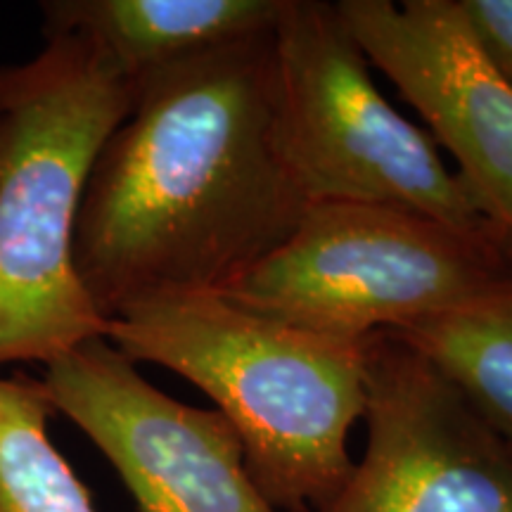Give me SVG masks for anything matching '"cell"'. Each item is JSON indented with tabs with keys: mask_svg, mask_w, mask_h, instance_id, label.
<instances>
[{
	"mask_svg": "<svg viewBox=\"0 0 512 512\" xmlns=\"http://www.w3.org/2000/svg\"><path fill=\"white\" fill-rule=\"evenodd\" d=\"M76 219L74 268L105 320L166 294L223 292L309 207L280 138L273 29L133 81Z\"/></svg>",
	"mask_w": 512,
	"mask_h": 512,
	"instance_id": "6da1fadb",
	"label": "cell"
},
{
	"mask_svg": "<svg viewBox=\"0 0 512 512\" xmlns=\"http://www.w3.org/2000/svg\"><path fill=\"white\" fill-rule=\"evenodd\" d=\"M107 339L202 389L238 432L249 477L280 512H320L354 472L366 413V339H335L242 309L216 292L121 309Z\"/></svg>",
	"mask_w": 512,
	"mask_h": 512,
	"instance_id": "7a4b0ae2",
	"label": "cell"
},
{
	"mask_svg": "<svg viewBox=\"0 0 512 512\" xmlns=\"http://www.w3.org/2000/svg\"><path fill=\"white\" fill-rule=\"evenodd\" d=\"M43 38L31 60L0 64V366H48L110 323L76 275L74 230L136 86L83 36Z\"/></svg>",
	"mask_w": 512,
	"mask_h": 512,
	"instance_id": "3957f363",
	"label": "cell"
},
{
	"mask_svg": "<svg viewBox=\"0 0 512 512\" xmlns=\"http://www.w3.org/2000/svg\"><path fill=\"white\" fill-rule=\"evenodd\" d=\"M512 292V235L373 202H313L283 245L219 292L242 309L361 342Z\"/></svg>",
	"mask_w": 512,
	"mask_h": 512,
	"instance_id": "277c9868",
	"label": "cell"
},
{
	"mask_svg": "<svg viewBox=\"0 0 512 512\" xmlns=\"http://www.w3.org/2000/svg\"><path fill=\"white\" fill-rule=\"evenodd\" d=\"M280 138L313 202L392 204L486 230L432 136L384 100L335 3L285 0L273 27Z\"/></svg>",
	"mask_w": 512,
	"mask_h": 512,
	"instance_id": "5b68a950",
	"label": "cell"
},
{
	"mask_svg": "<svg viewBox=\"0 0 512 512\" xmlns=\"http://www.w3.org/2000/svg\"><path fill=\"white\" fill-rule=\"evenodd\" d=\"M41 387L110 460L138 512H280L249 477L226 415L171 399L107 337L50 361Z\"/></svg>",
	"mask_w": 512,
	"mask_h": 512,
	"instance_id": "8992f818",
	"label": "cell"
},
{
	"mask_svg": "<svg viewBox=\"0 0 512 512\" xmlns=\"http://www.w3.org/2000/svg\"><path fill=\"white\" fill-rule=\"evenodd\" d=\"M366 456L320 512H512V441L392 330L366 337Z\"/></svg>",
	"mask_w": 512,
	"mask_h": 512,
	"instance_id": "52a82bcc",
	"label": "cell"
},
{
	"mask_svg": "<svg viewBox=\"0 0 512 512\" xmlns=\"http://www.w3.org/2000/svg\"><path fill=\"white\" fill-rule=\"evenodd\" d=\"M335 5L366 60L456 159L479 214L512 235V83L479 43L460 0Z\"/></svg>",
	"mask_w": 512,
	"mask_h": 512,
	"instance_id": "ba28073f",
	"label": "cell"
},
{
	"mask_svg": "<svg viewBox=\"0 0 512 512\" xmlns=\"http://www.w3.org/2000/svg\"><path fill=\"white\" fill-rule=\"evenodd\" d=\"M285 0H46L43 36L76 34L131 81L275 27Z\"/></svg>",
	"mask_w": 512,
	"mask_h": 512,
	"instance_id": "9c48e42d",
	"label": "cell"
},
{
	"mask_svg": "<svg viewBox=\"0 0 512 512\" xmlns=\"http://www.w3.org/2000/svg\"><path fill=\"white\" fill-rule=\"evenodd\" d=\"M427 356L512 441V292L392 330Z\"/></svg>",
	"mask_w": 512,
	"mask_h": 512,
	"instance_id": "30bf717a",
	"label": "cell"
},
{
	"mask_svg": "<svg viewBox=\"0 0 512 512\" xmlns=\"http://www.w3.org/2000/svg\"><path fill=\"white\" fill-rule=\"evenodd\" d=\"M41 380L0 377V512H95L91 494L50 441Z\"/></svg>",
	"mask_w": 512,
	"mask_h": 512,
	"instance_id": "8fae6325",
	"label": "cell"
},
{
	"mask_svg": "<svg viewBox=\"0 0 512 512\" xmlns=\"http://www.w3.org/2000/svg\"><path fill=\"white\" fill-rule=\"evenodd\" d=\"M472 29L512 83V0H460Z\"/></svg>",
	"mask_w": 512,
	"mask_h": 512,
	"instance_id": "7c38bea8",
	"label": "cell"
}]
</instances>
